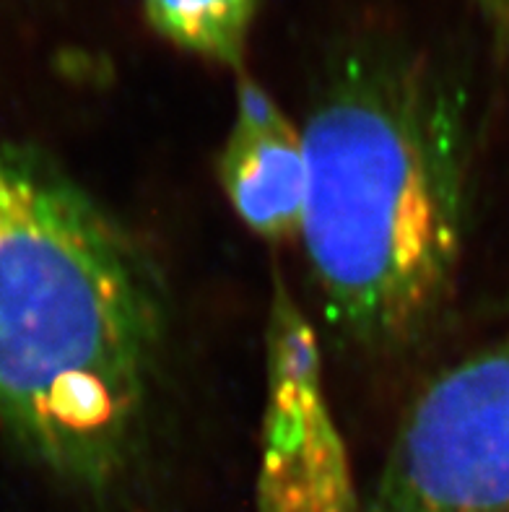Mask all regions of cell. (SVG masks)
I'll use <instances>...</instances> for the list:
<instances>
[{"label": "cell", "mask_w": 509, "mask_h": 512, "mask_svg": "<svg viewBox=\"0 0 509 512\" xmlns=\"http://www.w3.org/2000/svg\"><path fill=\"white\" fill-rule=\"evenodd\" d=\"M164 344L154 263L78 182L0 149V419L63 479L130 458Z\"/></svg>", "instance_id": "1"}, {"label": "cell", "mask_w": 509, "mask_h": 512, "mask_svg": "<svg viewBox=\"0 0 509 512\" xmlns=\"http://www.w3.org/2000/svg\"><path fill=\"white\" fill-rule=\"evenodd\" d=\"M299 240L330 320L364 346H398L437 318L465 232L460 97L403 60H359L302 128Z\"/></svg>", "instance_id": "2"}, {"label": "cell", "mask_w": 509, "mask_h": 512, "mask_svg": "<svg viewBox=\"0 0 509 512\" xmlns=\"http://www.w3.org/2000/svg\"><path fill=\"white\" fill-rule=\"evenodd\" d=\"M219 182L237 219L260 240L299 237L307 198L302 128L245 73L237 81V112L219 156Z\"/></svg>", "instance_id": "5"}, {"label": "cell", "mask_w": 509, "mask_h": 512, "mask_svg": "<svg viewBox=\"0 0 509 512\" xmlns=\"http://www.w3.org/2000/svg\"><path fill=\"white\" fill-rule=\"evenodd\" d=\"M258 512H359L315 331L281 286L268 325Z\"/></svg>", "instance_id": "4"}, {"label": "cell", "mask_w": 509, "mask_h": 512, "mask_svg": "<svg viewBox=\"0 0 509 512\" xmlns=\"http://www.w3.org/2000/svg\"><path fill=\"white\" fill-rule=\"evenodd\" d=\"M476 3L489 13L491 19L509 29V0H476Z\"/></svg>", "instance_id": "7"}, {"label": "cell", "mask_w": 509, "mask_h": 512, "mask_svg": "<svg viewBox=\"0 0 509 512\" xmlns=\"http://www.w3.org/2000/svg\"><path fill=\"white\" fill-rule=\"evenodd\" d=\"M364 512H509V344L421 390Z\"/></svg>", "instance_id": "3"}, {"label": "cell", "mask_w": 509, "mask_h": 512, "mask_svg": "<svg viewBox=\"0 0 509 512\" xmlns=\"http://www.w3.org/2000/svg\"><path fill=\"white\" fill-rule=\"evenodd\" d=\"M143 11L174 47L239 68L258 0H143Z\"/></svg>", "instance_id": "6"}]
</instances>
